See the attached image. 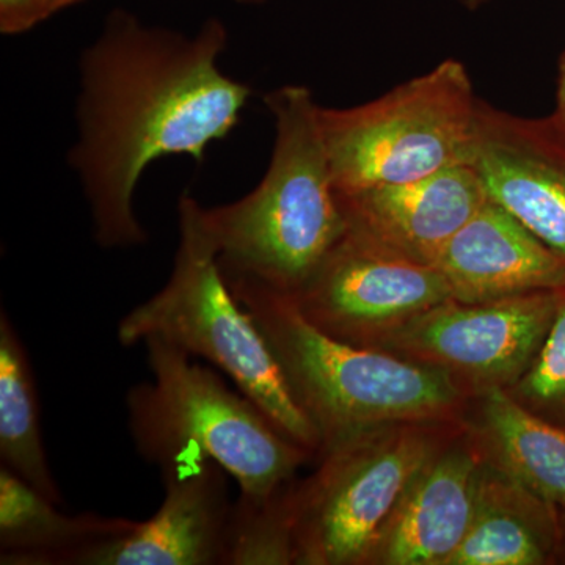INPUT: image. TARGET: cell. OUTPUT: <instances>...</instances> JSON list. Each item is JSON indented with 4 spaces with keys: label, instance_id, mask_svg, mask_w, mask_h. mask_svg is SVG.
I'll return each instance as SVG.
<instances>
[{
    "label": "cell",
    "instance_id": "1",
    "mask_svg": "<svg viewBox=\"0 0 565 565\" xmlns=\"http://www.w3.org/2000/svg\"><path fill=\"white\" fill-rule=\"evenodd\" d=\"M226 47L228 31L218 18L188 35L117 9L82 51L68 162L99 247L148 243L134 199L152 162L169 156L203 161L211 145L239 125L252 88L223 73Z\"/></svg>",
    "mask_w": 565,
    "mask_h": 565
},
{
    "label": "cell",
    "instance_id": "2",
    "mask_svg": "<svg viewBox=\"0 0 565 565\" xmlns=\"http://www.w3.org/2000/svg\"><path fill=\"white\" fill-rule=\"evenodd\" d=\"M264 104L275 141L263 180L236 202L202 206V222L223 273L294 294L343 237L344 221L313 93L282 85Z\"/></svg>",
    "mask_w": 565,
    "mask_h": 565
},
{
    "label": "cell",
    "instance_id": "3",
    "mask_svg": "<svg viewBox=\"0 0 565 565\" xmlns=\"http://www.w3.org/2000/svg\"><path fill=\"white\" fill-rule=\"evenodd\" d=\"M222 274L318 427L322 451L366 430L437 419L459 407L462 386L445 371L337 340L308 321L289 294L247 275Z\"/></svg>",
    "mask_w": 565,
    "mask_h": 565
},
{
    "label": "cell",
    "instance_id": "4",
    "mask_svg": "<svg viewBox=\"0 0 565 565\" xmlns=\"http://www.w3.org/2000/svg\"><path fill=\"white\" fill-rule=\"evenodd\" d=\"M178 221L180 243L169 281L122 318L118 341L131 348L158 337L191 356H203L228 375L285 437L305 451L321 449L318 427L294 396L262 330L223 277L195 196L181 195Z\"/></svg>",
    "mask_w": 565,
    "mask_h": 565
},
{
    "label": "cell",
    "instance_id": "5",
    "mask_svg": "<svg viewBox=\"0 0 565 565\" xmlns=\"http://www.w3.org/2000/svg\"><path fill=\"white\" fill-rule=\"evenodd\" d=\"M152 381L126 397L137 451L159 465L206 456L241 489L237 508L269 503L291 486L307 452L285 437L252 399L234 393L217 374L162 338L143 341Z\"/></svg>",
    "mask_w": 565,
    "mask_h": 565
},
{
    "label": "cell",
    "instance_id": "6",
    "mask_svg": "<svg viewBox=\"0 0 565 565\" xmlns=\"http://www.w3.org/2000/svg\"><path fill=\"white\" fill-rule=\"evenodd\" d=\"M478 103L463 63L449 58L374 102L321 107L334 188L359 191L471 166Z\"/></svg>",
    "mask_w": 565,
    "mask_h": 565
},
{
    "label": "cell",
    "instance_id": "7",
    "mask_svg": "<svg viewBox=\"0 0 565 565\" xmlns=\"http://www.w3.org/2000/svg\"><path fill=\"white\" fill-rule=\"evenodd\" d=\"M435 452L415 423L366 430L323 451L321 470L294 492V564H367Z\"/></svg>",
    "mask_w": 565,
    "mask_h": 565
},
{
    "label": "cell",
    "instance_id": "8",
    "mask_svg": "<svg viewBox=\"0 0 565 565\" xmlns=\"http://www.w3.org/2000/svg\"><path fill=\"white\" fill-rule=\"evenodd\" d=\"M563 291L493 302H446L384 334L373 348L430 364L479 393L511 388L530 370Z\"/></svg>",
    "mask_w": 565,
    "mask_h": 565
},
{
    "label": "cell",
    "instance_id": "9",
    "mask_svg": "<svg viewBox=\"0 0 565 565\" xmlns=\"http://www.w3.org/2000/svg\"><path fill=\"white\" fill-rule=\"evenodd\" d=\"M289 296L322 332L363 348H373L384 334L452 299L434 266L390 255L345 234Z\"/></svg>",
    "mask_w": 565,
    "mask_h": 565
},
{
    "label": "cell",
    "instance_id": "10",
    "mask_svg": "<svg viewBox=\"0 0 565 565\" xmlns=\"http://www.w3.org/2000/svg\"><path fill=\"white\" fill-rule=\"evenodd\" d=\"M166 497L151 519L93 544L76 565L226 564L234 504L221 465L182 456L161 465Z\"/></svg>",
    "mask_w": 565,
    "mask_h": 565
},
{
    "label": "cell",
    "instance_id": "11",
    "mask_svg": "<svg viewBox=\"0 0 565 565\" xmlns=\"http://www.w3.org/2000/svg\"><path fill=\"white\" fill-rule=\"evenodd\" d=\"M471 167L487 196L565 258V129L479 99Z\"/></svg>",
    "mask_w": 565,
    "mask_h": 565
},
{
    "label": "cell",
    "instance_id": "12",
    "mask_svg": "<svg viewBox=\"0 0 565 565\" xmlns=\"http://www.w3.org/2000/svg\"><path fill=\"white\" fill-rule=\"evenodd\" d=\"M337 195L345 236L426 266L489 200L471 166Z\"/></svg>",
    "mask_w": 565,
    "mask_h": 565
},
{
    "label": "cell",
    "instance_id": "13",
    "mask_svg": "<svg viewBox=\"0 0 565 565\" xmlns=\"http://www.w3.org/2000/svg\"><path fill=\"white\" fill-rule=\"evenodd\" d=\"M434 267L462 303L565 289L564 256L492 200L446 244Z\"/></svg>",
    "mask_w": 565,
    "mask_h": 565
},
{
    "label": "cell",
    "instance_id": "14",
    "mask_svg": "<svg viewBox=\"0 0 565 565\" xmlns=\"http://www.w3.org/2000/svg\"><path fill=\"white\" fill-rule=\"evenodd\" d=\"M482 462L473 449L435 452L408 487L367 564L448 565L473 522Z\"/></svg>",
    "mask_w": 565,
    "mask_h": 565
},
{
    "label": "cell",
    "instance_id": "15",
    "mask_svg": "<svg viewBox=\"0 0 565 565\" xmlns=\"http://www.w3.org/2000/svg\"><path fill=\"white\" fill-rule=\"evenodd\" d=\"M561 537L557 508L484 459L473 522L448 565H541Z\"/></svg>",
    "mask_w": 565,
    "mask_h": 565
},
{
    "label": "cell",
    "instance_id": "16",
    "mask_svg": "<svg viewBox=\"0 0 565 565\" xmlns=\"http://www.w3.org/2000/svg\"><path fill=\"white\" fill-rule=\"evenodd\" d=\"M39 490L0 468V563L3 565H76L92 546L126 533L134 520L96 514L70 516Z\"/></svg>",
    "mask_w": 565,
    "mask_h": 565
},
{
    "label": "cell",
    "instance_id": "17",
    "mask_svg": "<svg viewBox=\"0 0 565 565\" xmlns=\"http://www.w3.org/2000/svg\"><path fill=\"white\" fill-rule=\"evenodd\" d=\"M481 435L490 462L565 511V429L527 411L504 388L481 393Z\"/></svg>",
    "mask_w": 565,
    "mask_h": 565
},
{
    "label": "cell",
    "instance_id": "18",
    "mask_svg": "<svg viewBox=\"0 0 565 565\" xmlns=\"http://www.w3.org/2000/svg\"><path fill=\"white\" fill-rule=\"evenodd\" d=\"M39 394L31 360L9 316L0 318V459L33 489L62 503L40 427Z\"/></svg>",
    "mask_w": 565,
    "mask_h": 565
},
{
    "label": "cell",
    "instance_id": "19",
    "mask_svg": "<svg viewBox=\"0 0 565 565\" xmlns=\"http://www.w3.org/2000/svg\"><path fill=\"white\" fill-rule=\"evenodd\" d=\"M508 392L527 411L565 429V291L533 364Z\"/></svg>",
    "mask_w": 565,
    "mask_h": 565
},
{
    "label": "cell",
    "instance_id": "20",
    "mask_svg": "<svg viewBox=\"0 0 565 565\" xmlns=\"http://www.w3.org/2000/svg\"><path fill=\"white\" fill-rule=\"evenodd\" d=\"M62 10V0H0V32L21 35Z\"/></svg>",
    "mask_w": 565,
    "mask_h": 565
},
{
    "label": "cell",
    "instance_id": "21",
    "mask_svg": "<svg viewBox=\"0 0 565 565\" xmlns=\"http://www.w3.org/2000/svg\"><path fill=\"white\" fill-rule=\"evenodd\" d=\"M553 117L565 129V47L557 66L556 110Z\"/></svg>",
    "mask_w": 565,
    "mask_h": 565
},
{
    "label": "cell",
    "instance_id": "22",
    "mask_svg": "<svg viewBox=\"0 0 565 565\" xmlns=\"http://www.w3.org/2000/svg\"><path fill=\"white\" fill-rule=\"evenodd\" d=\"M489 2H492V0H459L460 6L470 11L482 9Z\"/></svg>",
    "mask_w": 565,
    "mask_h": 565
},
{
    "label": "cell",
    "instance_id": "23",
    "mask_svg": "<svg viewBox=\"0 0 565 565\" xmlns=\"http://www.w3.org/2000/svg\"><path fill=\"white\" fill-rule=\"evenodd\" d=\"M234 2L243 3V6H262L267 0H234Z\"/></svg>",
    "mask_w": 565,
    "mask_h": 565
},
{
    "label": "cell",
    "instance_id": "24",
    "mask_svg": "<svg viewBox=\"0 0 565 565\" xmlns=\"http://www.w3.org/2000/svg\"><path fill=\"white\" fill-rule=\"evenodd\" d=\"M85 2V0H62L63 7L68 9V7L76 6V3Z\"/></svg>",
    "mask_w": 565,
    "mask_h": 565
}]
</instances>
